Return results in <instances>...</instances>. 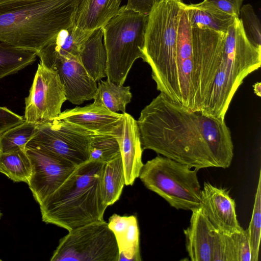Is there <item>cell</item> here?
<instances>
[{"label": "cell", "mask_w": 261, "mask_h": 261, "mask_svg": "<svg viewBox=\"0 0 261 261\" xmlns=\"http://www.w3.org/2000/svg\"><path fill=\"white\" fill-rule=\"evenodd\" d=\"M235 261H251V250L248 229L231 234Z\"/></svg>", "instance_id": "cell-30"}, {"label": "cell", "mask_w": 261, "mask_h": 261, "mask_svg": "<svg viewBox=\"0 0 261 261\" xmlns=\"http://www.w3.org/2000/svg\"><path fill=\"white\" fill-rule=\"evenodd\" d=\"M198 170L159 155L148 161L140 173L144 186L177 210L200 207L201 189Z\"/></svg>", "instance_id": "cell-6"}, {"label": "cell", "mask_w": 261, "mask_h": 261, "mask_svg": "<svg viewBox=\"0 0 261 261\" xmlns=\"http://www.w3.org/2000/svg\"><path fill=\"white\" fill-rule=\"evenodd\" d=\"M115 134L92 135L89 146L90 160L107 163L120 154Z\"/></svg>", "instance_id": "cell-27"}, {"label": "cell", "mask_w": 261, "mask_h": 261, "mask_svg": "<svg viewBox=\"0 0 261 261\" xmlns=\"http://www.w3.org/2000/svg\"><path fill=\"white\" fill-rule=\"evenodd\" d=\"M113 232L119 250L120 260H142L140 249V232L135 216L112 215L108 223Z\"/></svg>", "instance_id": "cell-18"}, {"label": "cell", "mask_w": 261, "mask_h": 261, "mask_svg": "<svg viewBox=\"0 0 261 261\" xmlns=\"http://www.w3.org/2000/svg\"><path fill=\"white\" fill-rule=\"evenodd\" d=\"M80 59L96 82L107 76V58L103 42V28L94 30L86 39L80 52Z\"/></svg>", "instance_id": "cell-20"}, {"label": "cell", "mask_w": 261, "mask_h": 261, "mask_svg": "<svg viewBox=\"0 0 261 261\" xmlns=\"http://www.w3.org/2000/svg\"><path fill=\"white\" fill-rule=\"evenodd\" d=\"M132 98L129 86L120 85L108 79L100 80L94 102L101 105L112 112L121 111L124 113Z\"/></svg>", "instance_id": "cell-22"}, {"label": "cell", "mask_w": 261, "mask_h": 261, "mask_svg": "<svg viewBox=\"0 0 261 261\" xmlns=\"http://www.w3.org/2000/svg\"><path fill=\"white\" fill-rule=\"evenodd\" d=\"M67 100L56 70L38 65L29 95L25 99L24 120L39 124L56 118Z\"/></svg>", "instance_id": "cell-10"}, {"label": "cell", "mask_w": 261, "mask_h": 261, "mask_svg": "<svg viewBox=\"0 0 261 261\" xmlns=\"http://www.w3.org/2000/svg\"><path fill=\"white\" fill-rule=\"evenodd\" d=\"M200 207L217 231L231 235L243 229L237 219L235 201L226 189L205 182Z\"/></svg>", "instance_id": "cell-12"}, {"label": "cell", "mask_w": 261, "mask_h": 261, "mask_svg": "<svg viewBox=\"0 0 261 261\" xmlns=\"http://www.w3.org/2000/svg\"><path fill=\"white\" fill-rule=\"evenodd\" d=\"M148 15L120 7L103 28L107 76L123 85L135 61L143 58Z\"/></svg>", "instance_id": "cell-5"}, {"label": "cell", "mask_w": 261, "mask_h": 261, "mask_svg": "<svg viewBox=\"0 0 261 261\" xmlns=\"http://www.w3.org/2000/svg\"><path fill=\"white\" fill-rule=\"evenodd\" d=\"M37 53L18 48L0 41V80L32 64Z\"/></svg>", "instance_id": "cell-24"}, {"label": "cell", "mask_w": 261, "mask_h": 261, "mask_svg": "<svg viewBox=\"0 0 261 261\" xmlns=\"http://www.w3.org/2000/svg\"><path fill=\"white\" fill-rule=\"evenodd\" d=\"M239 18L248 39L257 47H261L260 23L253 7L250 4L242 6Z\"/></svg>", "instance_id": "cell-29"}, {"label": "cell", "mask_w": 261, "mask_h": 261, "mask_svg": "<svg viewBox=\"0 0 261 261\" xmlns=\"http://www.w3.org/2000/svg\"><path fill=\"white\" fill-rule=\"evenodd\" d=\"M254 88V93L257 95L258 96H260L261 93V86H260V83L258 82L255 83L253 86Z\"/></svg>", "instance_id": "cell-34"}, {"label": "cell", "mask_w": 261, "mask_h": 261, "mask_svg": "<svg viewBox=\"0 0 261 261\" xmlns=\"http://www.w3.org/2000/svg\"><path fill=\"white\" fill-rule=\"evenodd\" d=\"M122 159L126 186H132L139 177L143 166L142 147L136 120L123 113L121 124L115 134Z\"/></svg>", "instance_id": "cell-14"}, {"label": "cell", "mask_w": 261, "mask_h": 261, "mask_svg": "<svg viewBox=\"0 0 261 261\" xmlns=\"http://www.w3.org/2000/svg\"><path fill=\"white\" fill-rule=\"evenodd\" d=\"M81 1L0 0V41L37 53L75 23Z\"/></svg>", "instance_id": "cell-2"}, {"label": "cell", "mask_w": 261, "mask_h": 261, "mask_svg": "<svg viewBox=\"0 0 261 261\" xmlns=\"http://www.w3.org/2000/svg\"><path fill=\"white\" fill-rule=\"evenodd\" d=\"M121 0H81L75 15V25L85 30L103 28L118 12Z\"/></svg>", "instance_id": "cell-19"}, {"label": "cell", "mask_w": 261, "mask_h": 261, "mask_svg": "<svg viewBox=\"0 0 261 261\" xmlns=\"http://www.w3.org/2000/svg\"><path fill=\"white\" fill-rule=\"evenodd\" d=\"M25 151L32 165L28 185L39 204L60 187L76 166L40 150L25 148Z\"/></svg>", "instance_id": "cell-11"}, {"label": "cell", "mask_w": 261, "mask_h": 261, "mask_svg": "<svg viewBox=\"0 0 261 261\" xmlns=\"http://www.w3.org/2000/svg\"><path fill=\"white\" fill-rule=\"evenodd\" d=\"M223 11L239 17L240 9L244 0H207Z\"/></svg>", "instance_id": "cell-32"}, {"label": "cell", "mask_w": 261, "mask_h": 261, "mask_svg": "<svg viewBox=\"0 0 261 261\" xmlns=\"http://www.w3.org/2000/svg\"><path fill=\"white\" fill-rule=\"evenodd\" d=\"M159 0H127V8L148 15L154 4Z\"/></svg>", "instance_id": "cell-33"}, {"label": "cell", "mask_w": 261, "mask_h": 261, "mask_svg": "<svg viewBox=\"0 0 261 261\" xmlns=\"http://www.w3.org/2000/svg\"><path fill=\"white\" fill-rule=\"evenodd\" d=\"M24 121L22 116L6 107H0V135Z\"/></svg>", "instance_id": "cell-31"}, {"label": "cell", "mask_w": 261, "mask_h": 261, "mask_svg": "<svg viewBox=\"0 0 261 261\" xmlns=\"http://www.w3.org/2000/svg\"><path fill=\"white\" fill-rule=\"evenodd\" d=\"M192 212L190 225L184 230L189 256L192 261H212L219 231L200 207Z\"/></svg>", "instance_id": "cell-16"}, {"label": "cell", "mask_w": 261, "mask_h": 261, "mask_svg": "<svg viewBox=\"0 0 261 261\" xmlns=\"http://www.w3.org/2000/svg\"><path fill=\"white\" fill-rule=\"evenodd\" d=\"M136 121L143 150L198 170L231 165L233 145L225 118L189 111L160 93Z\"/></svg>", "instance_id": "cell-1"}, {"label": "cell", "mask_w": 261, "mask_h": 261, "mask_svg": "<svg viewBox=\"0 0 261 261\" xmlns=\"http://www.w3.org/2000/svg\"><path fill=\"white\" fill-rule=\"evenodd\" d=\"M122 118L123 113L112 112L93 102L83 107L67 109L55 119L71 122L94 134H113L117 132Z\"/></svg>", "instance_id": "cell-15"}, {"label": "cell", "mask_w": 261, "mask_h": 261, "mask_svg": "<svg viewBox=\"0 0 261 261\" xmlns=\"http://www.w3.org/2000/svg\"><path fill=\"white\" fill-rule=\"evenodd\" d=\"M0 172L14 182L28 184L32 174V165L25 149L1 153Z\"/></svg>", "instance_id": "cell-25"}, {"label": "cell", "mask_w": 261, "mask_h": 261, "mask_svg": "<svg viewBox=\"0 0 261 261\" xmlns=\"http://www.w3.org/2000/svg\"><path fill=\"white\" fill-rule=\"evenodd\" d=\"M102 185L105 204L108 206L113 204L119 199L125 185L120 154L105 164Z\"/></svg>", "instance_id": "cell-23"}, {"label": "cell", "mask_w": 261, "mask_h": 261, "mask_svg": "<svg viewBox=\"0 0 261 261\" xmlns=\"http://www.w3.org/2000/svg\"><path fill=\"white\" fill-rule=\"evenodd\" d=\"M37 125V131L25 148L40 150L75 166L90 160L89 146L94 133L61 119H54Z\"/></svg>", "instance_id": "cell-9"}, {"label": "cell", "mask_w": 261, "mask_h": 261, "mask_svg": "<svg viewBox=\"0 0 261 261\" xmlns=\"http://www.w3.org/2000/svg\"><path fill=\"white\" fill-rule=\"evenodd\" d=\"M93 31L83 30L75 23L62 30L37 53L40 63L50 69L64 59L80 58L84 43Z\"/></svg>", "instance_id": "cell-17"}, {"label": "cell", "mask_w": 261, "mask_h": 261, "mask_svg": "<svg viewBox=\"0 0 261 261\" xmlns=\"http://www.w3.org/2000/svg\"><path fill=\"white\" fill-rule=\"evenodd\" d=\"M182 0H159L148 14L142 60L151 69L158 90L172 64Z\"/></svg>", "instance_id": "cell-7"}, {"label": "cell", "mask_w": 261, "mask_h": 261, "mask_svg": "<svg viewBox=\"0 0 261 261\" xmlns=\"http://www.w3.org/2000/svg\"><path fill=\"white\" fill-rule=\"evenodd\" d=\"M50 69L58 72L66 99L69 102L81 105L94 99L97 90L96 82L88 73L80 58L64 59Z\"/></svg>", "instance_id": "cell-13"}, {"label": "cell", "mask_w": 261, "mask_h": 261, "mask_svg": "<svg viewBox=\"0 0 261 261\" xmlns=\"http://www.w3.org/2000/svg\"><path fill=\"white\" fill-rule=\"evenodd\" d=\"M261 65V47L247 37L239 17L226 32L214 81L200 112L225 118L233 95L244 79Z\"/></svg>", "instance_id": "cell-4"}, {"label": "cell", "mask_w": 261, "mask_h": 261, "mask_svg": "<svg viewBox=\"0 0 261 261\" xmlns=\"http://www.w3.org/2000/svg\"><path fill=\"white\" fill-rule=\"evenodd\" d=\"M251 250V261L258 260L261 229V174L259 173L258 185L252 217L247 228Z\"/></svg>", "instance_id": "cell-28"}, {"label": "cell", "mask_w": 261, "mask_h": 261, "mask_svg": "<svg viewBox=\"0 0 261 261\" xmlns=\"http://www.w3.org/2000/svg\"><path fill=\"white\" fill-rule=\"evenodd\" d=\"M114 234L104 220L70 231L60 239L51 261H118Z\"/></svg>", "instance_id": "cell-8"}, {"label": "cell", "mask_w": 261, "mask_h": 261, "mask_svg": "<svg viewBox=\"0 0 261 261\" xmlns=\"http://www.w3.org/2000/svg\"><path fill=\"white\" fill-rule=\"evenodd\" d=\"M2 215H3V214H2V212H1V211L0 210V219H1V218L2 217Z\"/></svg>", "instance_id": "cell-35"}, {"label": "cell", "mask_w": 261, "mask_h": 261, "mask_svg": "<svg viewBox=\"0 0 261 261\" xmlns=\"http://www.w3.org/2000/svg\"><path fill=\"white\" fill-rule=\"evenodd\" d=\"M106 163L90 160L76 166L53 193L39 204L43 222L70 231L103 220L102 194Z\"/></svg>", "instance_id": "cell-3"}, {"label": "cell", "mask_w": 261, "mask_h": 261, "mask_svg": "<svg viewBox=\"0 0 261 261\" xmlns=\"http://www.w3.org/2000/svg\"><path fill=\"white\" fill-rule=\"evenodd\" d=\"M37 129V124L24 121L0 135V153L25 150Z\"/></svg>", "instance_id": "cell-26"}, {"label": "cell", "mask_w": 261, "mask_h": 261, "mask_svg": "<svg viewBox=\"0 0 261 261\" xmlns=\"http://www.w3.org/2000/svg\"><path fill=\"white\" fill-rule=\"evenodd\" d=\"M186 5L191 28H207L226 32L236 18L207 0Z\"/></svg>", "instance_id": "cell-21"}]
</instances>
